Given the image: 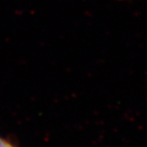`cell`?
Wrapping results in <instances>:
<instances>
[{"instance_id":"6da1fadb","label":"cell","mask_w":147,"mask_h":147,"mask_svg":"<svg viewBox=\"0 0 147 147\" xmlns=\"http://www.w3.org/2000/svg\"><path fill=\"white\" fill-rule=\"evenodd\" d=\"M0 147H14V146H13L10 143L0 138Z\"/></svg>"}]
</instances>
